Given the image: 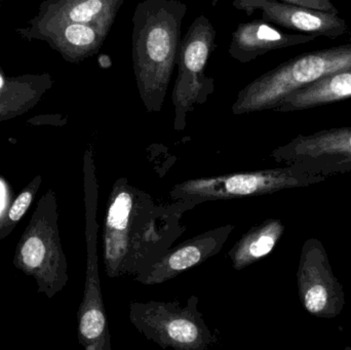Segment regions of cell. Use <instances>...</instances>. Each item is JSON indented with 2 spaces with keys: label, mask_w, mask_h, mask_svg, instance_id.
Returning <instances> with one entry per match:
<instances>
[{
  "label": "cell",
  "mask_w": 351,
  "mask_h": 350,
  "mask_svg": "<svg viewBox=\"0 0 351 350\" xmlns=\"http://www.w3.org/2000/svg\"><path fill=\"white\" fill-rule=\"evenodd\" d=\"M84 185H86V290L78 314V337L80 342L88 350H110V331L107 322L102 290L98 273L97 256V203L98 184L95 171L94 156L88 150L84 156Z\"/></svg>",
  "instance_id": "6"
},
{
  "label": "cell",
  "mask_w": 351,
  "mask_h": 350,
  "mask_svg": "<svg viewBox=\"0 0 351 350\" xmlns=\"http://www.w3.org/2000/svg\"><path fill=\"white\" fill-rule=\"evenodd\" d=\"M232 224L215 227L167 250L134 277L142 285H160L216 256L234 230Z\"/></svg>",
  "instance_id": "9"
},
{
  "label": "cell",
  "mask_w": 351,
  "mask_h": 350,
  "mask_svg": "<svg viewBox=\"0 0 351 350\" xmlns=\"http://www.w3.org/2000/svg\"><path fill=\"white\" fill-rule=\"evenodd\" d=\"M330 166L296 162L287 168L234 173L222 176L190 179L176 184L170 199L196 205L221 199H245L271 195L284 189L306 187L326 180Z\"/></svg>",
  "instance_id": "3"
},
{
  "label": "cell",
  "mask_w": 351,
  "mask_h": 350,
  "mask_svg": "<svg viewBox=\"0 0 351 350\" xmlns=\"http://www.w3.org/2000/svg\"><path fill=\"white\" fill-rule=\"evenodd\" d=\"M125 0H45L27 27L16 29L20 36L29 37L68 23L93 25L110 32Z\"/></svg>",
  "instance_id": "10"
},
{
  "label": "cell",
  "mask_w": 351,
  "mask_h": 350,
  "mask_svg": "<svg viewBox=\"0 0 351 350\" xmlns=\"http://www.w3.org/2000/svg\"><path fill=\"white\" fill-rule=\"evenodd\" d=\"M199 299L191 296L186 303L174 301H132L130 322L145 338L162 349L206 350L218 343V336L206 325Z\"/></svg>",
  "instance_id": "5"
},
{
  "label": "cell",
  "mask_w": 351,
  "mask_h": 350,
  "mask_svg": "<svg viewBox=\"0 0 351 350\" xmlns=\"http://www.w3.org/2000/svg\"><path fill=\"white\" fill-rule=\"evenodd\" d=\"M280 1L293 4V5L301 6V8H308V10L330 12V14H339L332 0H280Z\"/></svg>",
  "instance_id": "19"
},
{
  "label": "cell",
  "mask_w": 351,
  "mask_h": 350,
  "mask_svg": "<svg viewBox=\"0 0 351 350\" xmlns=\"http://www.w3.org/2000/svg\"><path fill=\"white\" fill-rule=\"evenodd\" d=\"M53 84V78L49 73L23 74L6 78L0 88V121L31 110Z\"/></svg>",
  "instance_id": "16"
},
{
  "label": "cell",
  "mask_w": 351,
  "mask_h": 350,
  "mask_svg": "<svg viewBox=\"0 0 351 350\" xmlns=\"http://www.w3.org/2000/svg\"><path fill=\"white\" fill-rule=\"evenodd\" d=\"M351 98V68L334 72L285 97L274 109L280 112L306 110Z\"/></svg>",
  "instance_id": "15"
},
{
  "label": "cell",
  "mask_w": 351,
  "mask_h": 350,
  "mask_svg": "<svg viewBox=\"0 0 351 350\" xmlns=\"http://www.w3.org/2000/svg\"><path fill=\"white\" fill-rule=\"evenodd\" d=\"M4 84V79H3V78H2V76L0 75V88H1L2 84Z\"/></svg>",
  "instance_id": "21"
},
{
  "label": "cell",
  "mask_w": 351,
  "mask_h": 350,
  "mask_svg": "<svg viewBox=\"0 0 351 350\" xmlns=\"http://www.w3.org/2000/svg\"><path fill=\"white\" fill-rule=\"evenodd\" d=\"M232 5L247 16L260 10L265 22L304 34L336 38L348 31V24L338 14L308 10L280 0H234Z\"/></svg>",
  "instance_id": "11"
},
{
  "label": "cell",
  "mask_w": 351,
  "mask_h": 350,
  "mask_svg": "<svg viewBox=\"0 0 351 350\" xmlns=\"http://www.w3.org/2000/svg\"><path fill=\"white\" fill-rule=\"evenodd\" d=\"M285 232L282 220L268 219L254 226L229 250L228 257L235 271H243L272 252Z\"/></svg>",
  "instance_id": "18"
},
{
  "label": "cell",
  "mask_w": 351,
  "mask_h": 350,
  "mask_svg": "<svg viewBox=\"0 0 351 350\" xmlns=\"http://www.w3.org/2000/svg\"><path fill=\"white\" fill-rule=\"evenodd\" d=\"M217 33L208 18L200 14L192 22L181 40L178 55V76L172 92L174 127L183 131L187 114L195 105L204 104L215 90L214 79L204 74L214 49Z\"/></svg>",
  "instance_id": "7"
},
{
  "label": "cell",
  "mask_w": 351,
  "mask_h": 350,
  "mask_svg": "<svg viewBox=\"0 0 351 350\" xmlns=\"http://www.w3.org/2000/svg\"><path fill=\"white\" fill-rule=\"evenodd\" d=\"M285 164H319L334 162L335 166L351 164V127L324 129L311 135L299 136L270 154ZM328 166V164H327Z\"/></svg>",
  "instance_id": "12"
},
{
  "label": "cell",
  "mask_w": 351,
  "mask_h": 350,
  "mask_svg": "<svg viewBox=\"0 0 351 350\" xmlns=\"http://www.w3.org/2000/svg\"><path fill=\"white\" fill-rule=\"evenodd\" d=\"M297 283L301 303L309 314L322 318L341 314L346 305L343 288L332 271L327 251L317 238L303 244Z\"/></svg>",
  "instance_id": "8"
},
{
  "label": "cell",
  "mask_w": 351,
  "mask_h": 350,
  "mask_svg": "<svg viewBox=\"0 0 351 350\" xmlns=\"http://www.w3.org/2000/svg\"><path fill=\"white\" fill-rule=\"evenodd\" d=\"M19 257L25 268L30 271H36L45 264L49 271V266L58 290H61L67 283V265L62 252L56 224L49 229L45 240L35 234L26 238L21 246Z\"/></svg>",
  "instance_id": "17"
},
{
  "label": "cell",
  "mask_w": 351,
  "mask_h": 350,
  "mask_svg": "<svg viewBox=\"0 0 351 350\" xmlns=\"http://www.w3.org/2000/svg\"><path fill=\"white\" fill-rule=\"evenodd\" d=\"M319 35L282 32L262 20L243 23L232 33L228 53L241 63H249L268 51L306 45L319 38Z\"/></svg>",
  "instance_id": "13"
},
{
  "label": "cell",
  "mask_w": 351,
  "mask_h": 350,
  "mask_svg": "<svg viewBox=\"0 0 351 350\" xmlns=\"http://www.w3.org/2000/svg\"><path fill=\"white\" fill-rule=\"evenodd\" d=\"M32 199L33 195L30 191H25V192L21 193L14 201V205L10 208V213H8L10 221L18 222L26 213Z\"/></svg>",
  "instance_id": "20"
},
{
  "label": "cell",
  "mask_w": 351,
  "mask_h": 350,
  "mask_svg": "<svg viewBox=\"0 0 351 350\" xmlns=\"http://www.w3.org/2000/svg\"><path fill=\"white\" fill-rule=\"evenodd\" d=\"M186 201H158L121 177L107 201L103 259L110 279L139 275L186 232L182 218L194 209Z\"/></svg>",
  "instance_id": "1"
},
{
  "label": "cell",
  "mask_w": 351,
  "mask_h": 350,
  "mask_svg": "<svg viewBox=\"0 0 351 350\" xmlns=\"http://www.w3.org/2000/svg\"><path fill=\"white\" fill-rule=\"evenodd\" d=\"M109 33L93 25L68 23L34 33L28 40L45 41L65 61L80 63L100 51Z\"/></svg>",
  "instance_id": "14"
},
{
  "label": "cell",
  "mask_w": 351,
  "mask_h": 350,
  "mask_svg": "<svg viewBox=\"0 0 351 350\" xmlns=\"http://www.w3.org/2000/svg\"><path fill=\"white\" fill-rule=\"evenodd\" d=\"M186 12L187 6L180 0H142L134 12V75L148 112H160L166 100L177 65Z\"/></svg>",
  "instance_id": "2"
},
{
  "label": "cell",
  "mask_w": 351,
  "mask_h": 350,
  "mask_svg": "<svg viewBox=\"0 0 351 350\" xmlns=\"http://www.w3.org/2000/svg\"><path fill=\"white\" fill-rule=\"evenodd\" d=\"M351 68V42L293 58L245 86L232 105L235 115L274 110L291 92Z\"/></svg>",
  "instance_id": "4"
}]
</instances>
